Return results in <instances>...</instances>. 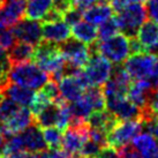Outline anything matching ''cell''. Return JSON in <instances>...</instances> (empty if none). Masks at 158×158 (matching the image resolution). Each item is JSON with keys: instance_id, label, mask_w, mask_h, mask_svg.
Wrapping results in <instances>:
<instances>
[{"instance_id": "obj_1", "label": "cell", "mask_w": 158, "mask_h": 158, "mask_svg": "<svg viewBox=\"0 0 158 158\" xmlns=\"http://www.w3.org/2000/svg\"><path fill=\"white\" fill-rule=\"evenodd\" d=\"M32 60L36 65H38L42 69L48 73L50 80L58 82L61 77H64L62 72L66 60L62 57L57 43L43 40L35 48Z\"/></svg>"}, {"instance_id": "obj_2", "label": "cell", "mask_w": 158, "mask_h": 158, "mask_svg": "<svg viewBox=\"0 0 158 158\" xmlns=\"http://www.w3.org/2000/svg\"><path fill=\"white\" fill-rule=\"evenodd\" d=\"M125 69L133 80H148L154 87L158 84V56L152 52L132 53L125 60Z\"/></svg>"}, {"instance_id": "obj_3", "label": "cell", "mask_w": 158, "mask_h": 158, "mask_svg": "<svg viewBox=\"0 0 158 158\" xmlns=\"http://www.w3.org/2000/svg\"><path fill=\"white\" fill-rule=\"evenodd\" d=\"M8 79L10 83H16L32 90H40L48 80V74L38 65L30 61L12 65Z\"/></svg>"}, {"instance_id": "obj_4", "label": "cell", "mask_w": 158, "mask_h": 158, "mask_svg": "<svg viewBox=\"0 0 158 158\" xmlns=\"http://www.w3.org/2000/svg\"><path fill=\"white\" fill-rule=\"evenodd\" d=\"M90 48L115 65L123 62L131 54V40L126 35L117 34L106 40H98Z\"/></svg>"}, {"instance_id": "obj_5", "label": "cell", "mask_w": 158, "mask_h": 158, "mask_svg": "<svg viewBox=\"0 0 158 158\" xmlns=\"http://www.w3.org/2000/svg\"><path fill=\"white\" fill-rule=\"evenodd\" d=\"M2 148L9 150H22L27 152H38L48 149V145L45 143L40 127L34 123L22 132L10 136Z\"/></svg>"}, {"instance_id": "obj_6", "label": "cell", "mask_w": 158, "mask_h": 158, "mask_svg": "<svg viewBox=\"0 0 158 158\" xmlns=\"http://www.w3.org/2000/svg\"><path fill=\"white\" fill-rule=\"evenodd\" d=\"M147 9L142 1H132L123 6L117 13L115 20L123 35L132 38L136 37L140 27L147 20Z\"/></svg>"}, {"instance_id": "obj_7", "label": "cell", "mask_w": 158, "mask_h": 158, "mask_svg": "<svg viewBox=\"0 0 158 158\" xmlns=\"http://www.w3.org/2000/svg\"><path fill=\"white\" fill-rule=\"evenodd\" d=\"M112 69L113 66L111 65V62L90 48L89 61L83 67L84 76L88 81L89 85L103 87L106 83V81L110 79Z\"/></svg>"}, {"instance_id": "obj_8", "label": "cell", "mask_w": 158, "mask_h": 158, "mask_svg": "<svg viewBox=\"0 0 158 158\" xmlns=\"http://www.w3.org/2000/svg\"><path fill=\"white\" fill-rule=\"evenodd\" d=\"M142 131L141 120H119L112 131L107 133V144L120 149L133 142Z\"/></svg>"}, {"instance_id": "obj_9", "label": "cell", "mask_w": 158, "mask_h": 158, "mask_svg": "<svg viewBox=\"0 0 158 158\" xmlns=\"http://www.w3.org/2000/svg\"><path fill=\"white\" fill-rule=\"evenodd\" d=\"M89 139V125L85 123L69 126L64 132L61 142L62 150L70 157H79L81 148Z\"/></svg>"}, {"instance_id": "obj_10", "label": "cell", "mask_w": 158, "mask_h": 158, "mask_svg": "<svg viewBox=\"0 0 158 158\" xmlns=\"http://www.w3.org/2000/svg\"><path fill=\"white\" fill-rule=\"evenodd\" d=\"M59 50L66 62L75 67L83 68L90 58V48L85 43H82L76 38H68L62 43H59Z\"/></svg>"}, {"instance_id": "obj_11", "label": "cell", "mask_w": 158, "mask_h": 158, "mask_svg": "<svg viewBox=\"0 0 158 158\" xmlns=\"http://www.w3.org/2000/svg\"><path fill=\"white\" fill-rule=\"evenodd\" d=\"M60 95L67 103L76 102L83 97L84 90L89 87L88 81L84 76L83 68L76 75H67L58 81Z\"/></svg>"}, {"instance_id": "obj_12", "label": "cell", "mask_w": 158, "mask_h": 158, "mask_svg": "<svg viewBox=\"0 0 158 158\" xmlns=\"http://www.w3.org/2000/svg\"><path fill=\"white\" fill-rule=\"evenodd\" d=\"M13 31L16 40L30 44L35 48L43 40L42 23L37 20L22 19L14 26Z\"/></svg>"}, {"instance_id": "obj_13", "label": "cell", "mask_w": 158, "mask_h": 158, "mask_svg": "<svg viewBox=\"0 0 158 158\" xmlns=\"http://www.w3.org/2000/svg\"><path fill=\"white\" fill-rule=\"evenodd\" d=\"M106 109L119 120H142V111L127 97H107Z\"/></svg>"}, {"instance_id": "obj_14", "label": "cell", "mask_w": 158, "mask_h": 158, "mask_svg": "<svg viewBox=\"0 0 158 158\" xmlns=\"http://www.w3.org/2000/svg\"><path fill=\"white\" fill-rule=\"evenodd\" d=\"M26 0H1L0 28H12L26 15Z\"/></svg>"}, {"instance_id": "obj_15", "label": "cell", "mask_w": 158, "mask_h": 158, "mask_svg": "<svg viewBox=\"0 0 158 158\" xmlns=\"http://www.w3.org/2000/svg\"><path fill=\"white\" fill-rule=\"evenodd\" d=\"M31 123H34V114L31 113V111L28 107L20 106V109L8 120L1 123L2 133H4L6 141L10 136L22 132L23 129L29 127Z\"/></svg>"}, {"instance_id": "obj_16", "label": "cell", "mask_w": 158, "mask_h": 158, "mask_svg": "<svg viewBox=\"0 0 158 158\" xmlns=\"http://www.w3.org/2000/svg\"><path fill=\"white\" fill-rule=\"evenodd\" d=\"M155 89L156 87H154L148 80H135L129 87L127 98L143 112L147 109L150 95Z\"/></svg>"}, {"instance_id": "obj_17", "label": "cell", "mask_w": 158, "mask_h": 158, "mask_svg": "<svg viewBox=\"0 0 158 158\" xmlns=\"http://www.w3.org/2000/svg\"><path fill=\"white\" fill-rule=\"evenodd\" d=\"M43 40L53 43H62L70 36V28L65 21H46L42 24Z\"/></svg>"}, {"instance_id": "obj_18", "label": "cell", "mask_w": 158, "mask_h": 158, "mask_svg": "<svg viewBox=\"0 0 158 158\" xmlns=\"http://www.w3.org/2000/svg\"><path fill=\"white\" fill-rule=\"evenodd\" d=\"M4 94L12 101L15 102L19 106H22V107H28V106L30 107L36 95V92L32 89L16 83H10V82L4 89Z\"/></svg>"}, {"instance_id": "obj_19", "label": "cell", "mask_w": 158, "mask_h": 158, "mask_svg": "<svg viewBox=\"0 0 158 158\" xmlns=\"http://www.w3.org/2000/svg\"><path fill=\"white\" fill-rule=\"evenodd\" d=\"M119 119L109 110H101L91 112L87 118V123L89 127L102 129L107 134L112 128L118 123Z\"/></svg>"}, {"instance_id": "obj_20", "label": "cell", "mask_w": 158, "mask_h": 158, "mask_svg": "<svg viewBox=\"0 0 158 158\" xmlns=\"http://www.w3.org/2000/svg\"><path fill=\"white\" fill-rule=\"evenodd\" d=\"M133 145L142 158H158V141L149 133H140L133 140Z\"/></svg>"}, {"instance_id": "obj_21", "label": "cell", "mask_w": 158, "mask_h": 158, "mask_svg": "<svg viewBox=\"0 0 158 158\" xmlns=\"http://www.w3.org/2000/svg\"><path fill=\"white\" fill-rule=\"evenodd\" d=\"M136 38L145 51H151L158 43V23L154 21H145L136 34Z\"/></svg>"}, {"instance_id": "obj_22", "label": "cell", "mask_w": 158, "mask_h": 158, "mask_svg": "<svg viewBox=\"0 0 158 158\" xmlns=\"http://www.w3.org/2000/svg\"><path fill=\"white\" fill-rule=\"evenodd\" d=\"M59 115H60V104L59 103H50L40 113L34 115V123L43 129L52 127V126H57Z\"/></svg>"}, {"instance_id": "obj_23", "label": "cell", "mask_w": 158, "mask_h": 158, "mask_svg": "<svg viewBox=\"0 0 158 158\" xmlns=\"http://www.w3.org/2000/svg\"><path fill=\"white\" fill-rule=\"evenodd\" d=\"M35 52V46L23 42H15V44L8 50L7 57L10 65H18L21 62L32 60Z\"/></svg>"}, {"instance_id": "obj_24", "label": "cell", "mask_w": 158, "mask_h": 158, "mask_svg": "<svg viewBox=\"0 0 158 158\" xmlns=\"http://www.w3.org/2000/svg\"><path fill=\"white\" fill-rule=\"evenodd\" d=\"M113 13L114 10L111 4H96L84 12L83 18L87 22L96 26L112 18Z\"/></svg>"}, {"instance_id": "obj_25", "label": "cell", "mask_w": 158, "mask_h": 158, "mask_svg": "<svg viewBox=\"0 0 158 158\" xmlns=\"http://www.w3.org/2000/svg\"><path fill=\"white\" fill-rule=\"evenodd\" d=\"M70 32L74 38L89 45L94 44L98 38L96 27L87 21H80L79 23L74 24Z\"/></svg>"}, {"instance_id": "obj_26", "label": "cell", "mask_w": 158, "mask_h": 158, "mask_svg": "<svg viewBox=\"0 0 158 158\" xmlns=\"http://www.w3.org/2000/svg\"><path fill=\"white\" fill-rule=\"evenodd\" d=\"M53 0H29L26 7V16L30 20H43L52 8Z\"/></svg>"}, {"instance_id": "obj_27", "label": "cell", "mask_w": 158, "mask_h": 158, "mask_svg": "<svg viewBox=\"0 0 158 158\" xmlns=\"http://www.w3.org/2000/svg\"><path fill=\"white\" fill-rule=\"evenodd\" d=\"M83 98L89 103L92 110L101 111L106 109V99L105 95L102 87L96 85H89L85 88L83 94Z\"/></svg>"}, {"instance_id": "obj_28", "label": "cell", "mask_w": 158, "mask_h": 158, "mask_svg": "<svg viewBox=\"0 0 158 158\" xmlns=\"http://www.w3.org/2000/svg\"><path fill=\"white\" fill-rule=\"evenodd\" d=\"M68 107H69L70 112V120L73 119V120L87 121V118L92 112L91 106L89 105V103L84 99L83 97L81 99H79V101L68 103Z\"/></svg>"}, {"instance_id": "obj_29", "label": "cell", "mask_w": 158, "mask_h": 158, "mask_svg": "<svg viewBox=\"0 0 158 158\" xmlns=\"http://www.w3.org/2000/svg\"><path fill=\"white\" fill-rule=\"evenodd\" d=\"M43 136H44L45 143L48 145V149L56 150V149H60V148H61L64 131H61L60 128L56 127V126L44 128Z\"/></svg>"}, {"instance_id": "obj_30", "label": "cell", "mask_w": 158, "mask_h": 158, "mask_svg": "<svg viewBox=\"0 0 158 158\" xmlns=\"http://www.w3.org/2000/svg\"><path fill=\"white\" fill-rule=\"evenodd\" d=\"M119 26L115 18H110L109 20L104 21L103 23L99 24V28L97 30V35H98V40H106L110 38L112 36L119 34Z\"/></svg>"}, {"instance_id": "obj_31", "label": "cell", "mask_w": 158, "mask_h": 158, "mask_svg": "<svg viewBox=\"0 0 158 158\" xmlns=\"http://www.w3.org/2000/svg\"><path fill=\"white\" fill-rule=\"evenodd\" d=\"M10 62L8 60L7 53L2 48H0V89L4 90L9 83L8 74L10 70Z\"/></svg>"}, {"instance_id": "obj_32", "label": "cell", "mask_w": 158, "mask_h": 158, "mask_svg": "<svg viewBox=\"0 0 158 158\" xmlns=\"http://www.w3.org/2000/svg\"><path fill=\"white\" fill-rule=\"evenodd\" d=\"M20 109V106L12 101L10 98H5L0 104V123H5L6 120H8L16 111Z\"/></svg>"}, {"instance_id": "obj_33", "label": "cell", "mask_w": 158, "mask_h": 158, "mask_svg": "<svg viewBox=\"0 0 158 158\" xmlns=\"http://www.w3.org/2000/svg\"><path fill=\"white\" fill-rule=\"evenodd\" d=\"M16 42L13 28H0V48L8 51Z\"/></svg>"}, {"instance_id": "obj_34", "label": "cell", "mask_w": 158, "mask_h": 158, "mask_svg": "<svg viewBox=\"0 0 158 158\" xmlns=\"http://www.w3.org/2000/svg\"><path fill=\"white\" fill-rule=\"evenodd\" d=\"M102 147L91 139H88L85 141L81 148L80 151V156H84V157H90V158H96L97 155L99 154Z\"/></svg>"}, {"instance_id": "obj_35", "label": "cell", "mask_w": 158, "mask_h": 158, "mask_svg": "<svg viewBox=\"0 0 158 158\" xmlns=\"http://www.w3.org/2000/svg\"><path fill=\"white\" fill-rule=\"evenodd\" d=\"M83 16V13L79 10V9L74 8V7H72L69 10H67L66 13L64 14V20H65V22L68 24V26H74L76 23H79L81 21V19Z\"/></svg>"}, {"instance_id": "obj_36", "label": "cell", "mask_w": 158, "mask_h": 158, "mask_svg": "<svg viewBox=\"0 0 158 158\" xmlns=\"http://www.w3.org/2000/svg\"><path fill=\"white\" fill-rule=\"evenodd\" d=\"M72 7H73V0H53L52 9L61 14L62 18H64V14L67 10H69Z\"/></svg>"}, {"instance_id": "obj_37", "label": "cell", "mask_w": 158, "mask_h": 158, "mask_svg": "<svg viewBox=\"0 0 158 158\" xmlns=\"http://www.w3.org/2000/svg\"><path fill=\"white\" fill-rule=\"evenodd\" d=\"M145 9L148 18L151 21L158 23V0H147Z\"/></svg>"}, {"instance_id": "obj_38", "label": "cell", "mask_w": 158, "mask_h": 158, "mask_svg": "<svg viewBox=\"0 0 158 158\" xmlns=\"http://www.w3.org/2000/svg\"><path fill=\"white\" fill-rule=\"evenodd\" d=\"M118 150L119 154H120V158H142L141 154L136 150L134 145H123V147H121Z\"/></svg>"}, {"instance_id": "obj_39", "label": "cell", "mask_w": 158, "mask_h": 158, "mask_svg": "<svg viewBox=\"0 0 158 158\" xmlns=\"http://www.w3.org/2000/svg\"><path fill=\"white\" fill-rule=\"evenodd\" d=\"M96 158H120V154H119V150L115 149L114 147L105 145L101 149Z\"/></svg>"}, {"instance_id": "obj_40", "label": "cell", "mask_w": 158, "mask_h": 158, "mask_svg": "<svg viewBox=\"0 0 158 158\" xmlns=\"http://www.w3.org/2000/svg\"><path fill=\"white\" fill-rule=\"evenodd\" d=\"M97 2H98V0H73V7L84 13L87 9L92 7Z\"/></svg>"}, {"instance_id": "obj_41", "label": "cell", "mask_w": 158, "mask_h": 158, "mask_svg": "<svg viewBox=\"0 0 158 158\" xmlns=\"http://www.w3.org/2000/svg\"><path fill=\"white\" fill-rule=\"evenodd\" d=\"M2 158H27L28 152L22 150H9L2 148Z\"/></svg>"}, {"instance_id": "obj_42", "label": "cell", "mask_w": 158, "mask_h": 158, "mask_svg": "<svg viewBox=\"0 0 158 158\" xmlns=\"http://www.w3.org/2000/svg\"><path fill=\"white\" fill-rule=\"evenodd\" d=\"M5 141H6V139H5V135L2 133V127H1V123H0V147H4Z\"/></svg>"}, {"instance_id": "obj_43", "label": "cell", "mask_w": 158, "mask_h": 158, "mask_svg": "<svg viewBox=\"0 0 158 158\" xmlns=\"http://www.w3.org/2000/svg\"><path fill=\"white\" fill-rule=\"evenodd\" d=\"M5 99V94H4V90H1L0 89V104H1V102Z\"/></svg>"}, {"instance_id": "obj_44", "label": "cell", "mask_w": 158, "mask_h": 158, "mask_svg": "<svg viewBox=\"0 0 158 158\" xmlns=\"http://www.w3.org/2000/svg\"><path fill=\"white\" fill-rule=\"evenodd\" d=\"M150 52H152V53H155L156 56H158V43H157V45H156V46L150 51Z\"/></svg>"}, {"instance_id": "obj_45", "label": "cell", "mask_w": 158, "mask_h": 158, "mask_svg": "<svg viewBox=\"0 0 158 158\" xmlns=\"http://www.w3.org/2000/svg\"><path fill=\"white\" fill-rule=\"evenodd\" d=\"M77 158H90V157H84V156H79Z\"/></svg>"}, {"instance_id": "obj_46", "label": "cell", "mask_w": 158, "mask_h": 158, "mask_svg": "<svg viewBox=\"0 0 158 158\" xmlns=\"http://www.w3.org/2000/svg\"><path fill=\"white\" fill-rule=\"evenodd\" d=\"M0 158H2V154L1 152H0Z\"/></svg>"}, {"instance_id": "obj_47", "label": "cell", "mask_w": 158, "mask_h": 158, "mask_svg": "<svg viewBox=\"0 0 158 158\" xmlns=\"http://www.w3.org/2000/svg\"><path fill=\"white\" fill-rule=\"evenodd\" d=\"M68 158H74V157H68Z\"/></svg>"}, {"instance_id": "obj_48", "label": "cell", "mask_w": 158, "mask_h": 158, "mask_svg": "<svg viewBox=\"0 0 158 158\" xmlns=\"http://www.w3.org/2000/svg\"><path fill=\"white\" fill-rule=\"evenodd\" d=\"M157 89H158V84H157Z\"/></svg>"}]
</instances>
